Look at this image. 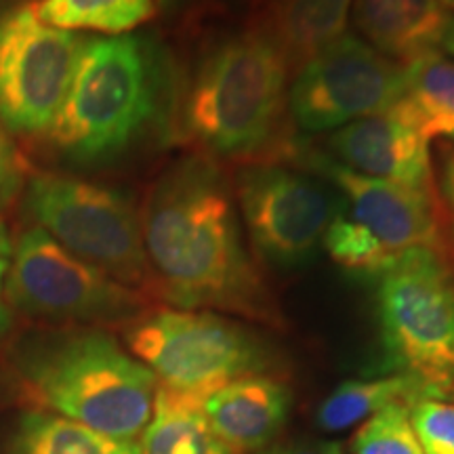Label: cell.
Segmentation results:
<instances>
[{
    "instance_id": "e0dca14e",
    "label": "cell",
    "mask_w": 454,
    "mask_h": 454,
    "mask_svg": "<svg viewBox=\"0 0 454 454\" xmlns=\"http://www.w3.org/2000/svg\"><path fill=\"white\" fill-rule=\"evenodd\" d=\"M444 395V389L411 372H395L368 381H345L317 408V425L326 431H340L364 423L372 414L394 404L412 406L421 400H442Z\"/></svg>"
},
{
    "instance_id": "30bf717a",
    "label": "cell",
    "mask_w": 454,
    "mask_h": 454,
    "mask_svg": "<svg viewBox=\"0 0 454 454\" xmlns=\"http://www.w3.org/2000/svg\"><path fill=\"white\" fill-rule=\"evenodd\" d=\"M231 185L254 253L280 268L314 257L340 208L339 194L286 162H244Z\"/></svg>"
},
{
    "instance_id": "7a4b0ae2",
    "label": "cell",
    "mask_w": 454,
    "mask_h": 454,
    "mask_svg": "<svg viewBox=\"0 0 454 454\" xmlns=\"http://www.w3.org/2000/svg\"><path fill=\"white\" fill-rule=\"evenodd\" d=\"M291 67L253 30L207 51L181 104V130L211 160H280Z\"/></svg>"
},
{
    "instance_id": "ba28073f",
    "label": "cell",
    "mask_w": 454,
    "mask_h": 454,
    "mask_svg": "<svg viewBox=\"0 0 454 454\" xmlns=\"http://www.w3.org/2000/svg\"><path fill=\"white\" fill-rule=\"evenodd\" d=\"M7 301L30 316L67 322H133L144 316V297L84 263L38 227L11 248Z\"/></svg>"
},
{
    "instance_id": "ffe728a7",
    "label": "cell",
    "mask_w": 454,
    "mask_h": 454,
    "mask_svg": "<svg viewBox=\"0 0 454 454\" xmlns=\"http://www.w3.org/2000/svg\"><path fill=\"white\" fill-rule=\"evenodd\" d=\"M11 454H141L139 442L118 440L59 414L27 412L17 425Z\"/></svg>"
},
{
    "instance_id": "484cf974",
    "label": "cell",
    "mask_w": 454,
    "mask_h": 454,
    "mask_svg": "<svg viewBox=\"0 0 454 454\" xmlns=\"http://www.w3.org/2000/svg\"><path fill=\"white\" fill-rule=\"evenodd\" d=\"M435 194L442 227H448V238L454 244V145L450 144L440 147V179Z\"/></svg>"
},
{
    "instance_id": "3957f363",
    "label": "cell",
    "mask_w": 454,
    "mask_h": 454,
    "mask_svg": "<svg viewBox=\"0 0 454 454\" xmlns=\"http://www.w3.org/2000/svg\"><path fill=\"white\" fill-rule=\"evenodd\" d=\"M167 89V66L150 38H87L47 133L51 145L76 167L118 160L160 122Z\"/></svg>"
},
{
    "instance_id": "6da1fadb",
    "label": "cell",
    "mask_w": 454,
    "mask_h": 454,
    "mask_svg": "<svg viewBox=\"0 0 454 454\" xmlns=\"http://www.w3.org/2000/svg\"><path fill=\"white\" fill-rule=\"evenodd\" d=\"M139 221L154 291L173 308L284 325L244 244L234 185L219 162L198 154L170 164L147 192Z\"/></svg>"
},
{
    "instance_id": "1f68e13d",
    "label": "cell",
    "mask_w": 454,
    "mask_h": 454,
    "mask_svg": "<svg viewBox=\"0 0 454 454\" xmlns=\"http://www.w3.org/2000/svg\"><path fill=\"white\" fill-rule=\"evenodd\" d=\"M450 391H452V394H454V383H452V387H450Z\"/></svg>"
},
{
    "instance_id": "603a6c76",
    "label": "cell",
    "mask_w": 454,
    "mask_h": 454,
    "mask_svg": "<svg viewBox=\"0 0 454 454\" xmlns=\"http://www.w3.org/2000/svg\"><path fill=\"white\" fill-rule=\"evenodd\" d=\"M354 454H425L411 423V406L394 404L372 414L351 440Z\"/></svg>"
},
{
    "instance_id": "8fae6325",
    "label": "cell",
    "mask_w": 454,
    "mask_h": 454,
    "mask_svg": "<svg viewBox=\"0 0 454 454\" xmlns=\"http://www.w3.org/2000/svg\"><path fill=\"white\" fill-rule=\"evenodd\" d=\"M404 90V66L372 49L364 38L343 34L317 53L288 87V116L301 130L343 129L389 112Z\"/></svg>"
},
{
    "instance_id": "7402d4cb",
    "label": "cell",
    "mask_w": 454,
    "mask_h": 454,
    "mask_svg": "<svg viewBox=\"0 0 454 454\" xmlns=\"http://www.w3.org/2000/svg\"><path fill=\"white\" fill-rule=\"evenodd\" d=\"M322 244L334 263L360 276L379 278L402 257L391 253L366 227L351 219L343 207L328 225Z\"/></svg>"
},
{
    "instance_id": "f546056e",
    "label": "cell",
    "mask_w": 454,
    "mask_h": 454,
    "mask_svg": "<svg viewBox=\"0 0 454 454\" xmlns=\"http://www.w3.org/2000/svg\"><path fill=\"white\" fill-rule=\"evenodd\" d=\"M435 3H438L440 7H444L446 11H450V13H454V0H435Z\"/></svg>"
},
{
    "instance_id": "5b68a950",
    "label": "cell",
    "mask_w": 454,
    "mask_h": 454,
    "mask_svg": "<svg viewBox=\"0 0 454 454\" xmlns=\"http://www.w3.org/2000/svg\"><path fill=\"white\" fill-rule=\"evenodd\" d=\"M130 354L156 374L162 387L207 397L215 389L268 374L271 345L231 317L202 309H158L127 328Z\"/></svg>"
},
{
    "instance_id": "4fadbf2b",
    "label": "cell",
    "mask_w": 454,
    "mask_h": 454,
    "mask_svg": "<svg viewBox=\"0 0 454 454\" xmlns=\"http://www.w3.org/2000/svg\"><path fill=\"white\" fill-rule=\"evenodd\" d=\"M328 150L334 160L366 177L435 190L429 139L391 110L337 129Z\"/></svg>"
},
{
    "instance_id": "9c48e42d",
    "label": "cell",
    "mask_w": 454,
    "mask_h": 454,
    "mask_svg": "<svg viewBox=\"0 0 454 454\" xmlns=\"http://www.w3.org/2000/svg\"><path fill=\"white\" fill-rule=\"evenodd\" d=\"M84 41L43 24L32 4L0 9V122L7 133H49Z\"/></svg>"
},
{
    "instance_id": "7c38bea8",
    "label": "cell",
    "mask_w": 454,
    "mask_h": 454,
    "mask_svg": "<svg viewBox=\"0 0 454 454\" xmlns=\"http://www.w3.org/2000/svg\"><path fill=\"white\" fill-rule=\"evenodd\" d=\"M291 160L311 170L316 177L326 179L339 192L343 211L391 253L404 254L412 248L446 247L435 190L366 177L301 141L288 144L280 162Z\"/></svg>"
},
{
    "instance_id": "9a60e30c",
    "label": "cell",
    "mask_w": 454,
    "mask_h": 454,
    "mask_svg": "<svg viewBox=\"0 0 454 454\" xmlns=\"http://www.w3.org/2000/svg\"><path fill=\"white\" fill-rule=\"evenodd\" d=\"M202 411L213 434L231 452H254L286 423L291 391L271 374H251L208 394Z\"/></svg>"
},
{
    "instance_id": "4316f807",
    "label": "cell",
    "mask_w": 454,
    "mask_h": 454,
    "mask_svg": "<svg viewBox=\"0 0 454 454\" xmlns=\"http://www.w3.org/2000/svg\"><path fill=\"white\" fill-rule=\"evenodd\" d=\"M9 263H11V242L7 231L0 227V337L7 333L11 325V316L7 308V274H9Z\"/></svg>"
},
{
    "instance_id": "ac0fdd59",
    "label": "cell",
    "mask_w": 454,
    "mask_h": 454,
    "mask_svg": "<svg viewBox=\"0 0 454 454\" xmlns=\"http://www.w3.org/2000/svg\"><path fill=\"white\" fill-rule=\"evenodd\" d=\"M391 112L429 141H454V57L427 55L406 64L404 90Z\"/></svg>"
},
{
    "instance_id": "d6986e66",
    "label": "cell",
    "mask_w": 454,
    "mask_h": 454,
    "mask_svg": "<svg viewBox=\"0 0 454 454\" xmlns=\"http://www.w3.org/2000/svg\"><path fill=\"white\" fill-rule=\"evenodd\" d=\"M202 402V395L158 383L154 412L141 434V454H234L213 434Z\"/></svg>"
},
{
    "instance_id": "2e32d148",
    "label": "cell",
    "mask_w": 454,
    "mask_h": 454,
    "mask_svg": "<svg viewBox=\"0 0 454 454\" xmlns=\"http://www.w3.org/2000/svg\"><path fill=\"white\" fill-rule=\"evenodd\" d=\"M351 9L354 0H259L248 30L274 44L294 74L343 36Z\"/></svg>"
},
{
    "instance_id": "52a82bcc",
    "label": "cell",
    "mask_w": 454,
    "mask_h": 454,
    "mask_svg": "<svg viewBox=\"0 0 454 454\" xmlns=\"http://www.w3.org/2000/svg\"><path fill=\"white\" fill-rule=\"evenodd\" d=\"M377 280L379 328L391 362L448 394L454 383L450 251L412 248Z\"/></svg>"
},
{
    "instance_id": "d4e9b609",
    "label": "cell",
    "mask_w": 454,
    "mask_h": 454,
    "mask_svg": "<svg viewBox=\"0 0 454 454\" xmlns=\"http://www.w3.org/2000/svg\"><path fill=\"white\" fill-rule=\"evenodd\" d=\"M24 184V170H21V160L17 156L13 144H11L7 130L0 122V211L7 208L17 192Z\"/></svg>"
},
{
    "instance_id": "5bb4252c",
    "label": "cell",
    "mask_w": 454,
    "mask_h": 454,
    "mask_svg": "<svg viewBox=\"0 0 454 454\" xmlns=\"http://www.w3.org/2000/svg\"><path fill=\"white\" fill-rule=\"evenodd\" d=\"M351 13L364 41L395 64L454 57V13L435 0H354Z\"/></svg>"
},
{
    "instance_id": "f1b7e54d",
    "label": "cell",
    "mask_w": 454,
    "mask_h": 454,
    "mask_svg": "<svg viewBox=\"0 0 454 454\" xmlns=\"http://www.w3.org/2000/svg\"><path fill=\"white\" fill-rule=\"evenodd\" d=\"M187 0H158V4H160L162 11H167V13H173V11H177L184 7Z\"/></svg>"
},
{
    "instance_id": "cb8c5ba5",
    "label": "cell",
    "mask_w": 454,
    "mask_h": 454,
    "mask_svg": "<svg viewBox=\"0 0 454 454\" xmlns=\"http://www.w3.org/2000/svg\"><path fill=\"white\" fill-rule=\"evenodd\" d=\"M411 423L425 454H454V404L421 400L411 406Z\"/></svg>"
},
{
    "instance_id": "44dd1931",
    "label": "cell",
    "mask_w": 454,
    "mask_h": 454,
    "mask_svg": "<svg viewBox=\"0 0 454 454\" xmlns=\"http://www.w3.org/2000/svg\"><path fill=\"white\" fill-rule=\"evenodd\" d=\"M36 15L57 30H90L122 36L154 15V0H41Z\"/></svg>"
},
{
    "instance_id": "8992f818",
    "label": "cell",
    "mask_w": 454,
    "mask_h": 454,
    "mask_svg": "<svg viewBox=\"0 0 454 454\" xmlns=\"http://www.w3.org/2000/svg\"><path fill=\"white\" fill-rule=\"evenodd\" d=\"M24 211L38 230L112 280L154 288L139 211L122 192L95 181L38 173L27 179Z\"/></svg>"
},
{
    "instance_id": "277c9868",
    "label": "cell",
    "mask_w": 454,
    "mask_h": 454,
    "mask_svg": "<svg viewBox=\"0 0 454 454\" xmlns=\"http://www.w3.org/2000/svg\"><path fill=\"white\" fill-rule=\"evenodd\" d=\"M41 404L99 434L135 440L154 412L156 374L101 331L36 345L21 364Z\"/></svg>"
},
{
    "instance_id": "4dcf8cb0",
    "label": "cell",
    "mask_w": 454,
    "mask_h": 454,
    "mask_svg": "<svg viewBox=\"0 0 454 454\" xmlns=\"http://www.w3.org/2000/svg\"><path fill=\"white\" fill-rule=\"evenodd\" d=\"M328 454H340L334 446H328Z\"/></svg>"
},
{
    "instance_id": "83f0119b",
    "label": "cell",
    "mask_w": 454,
    "mask_h": 454,
    "mask_svg": "<svg viewBox=\"0 0 454 454\" xmlns=\"http://www.w3.org/2000/svg\"><path fill=\"white\" fill-rule=\"evenodd\" d=\"M278 454H328V446L325 448H309V446H293V448H284Z\"/></svg>"
}]
</instances>
